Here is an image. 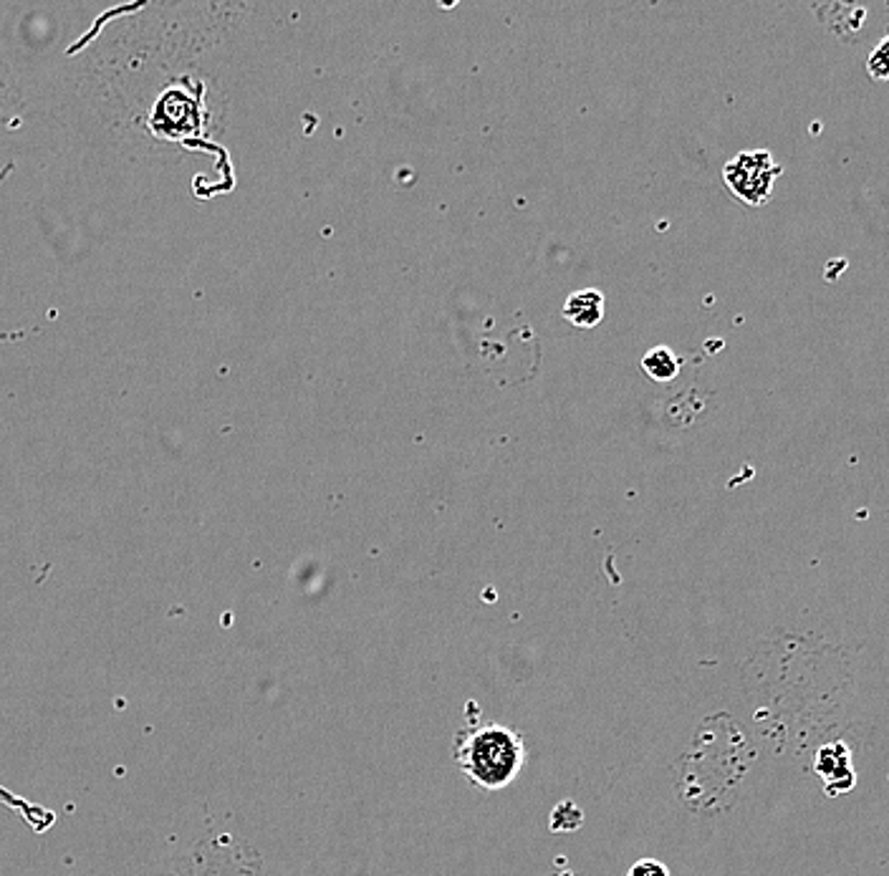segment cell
Instances as JSON below:
<instances>
[{"mask_svg": "<svg viewBox=\"0 0 889 876\" xmlns=\"http://www.w3.org/2000/svg\"><path fill=\"white\" fill-rule=\"evenodd\" d=\"M455 763L473 786L503 790L521 776L526 765V743L513 728L480 722L455 738Z\"/></svg>", "mask_w": 889, "mask_h": 876, "instance_id": "6da1fadb", "label": "cell"}, {"mask_svg": "<svg viewBox=\"0 0 889 876\" xmlns=\"http://www.w3.org/2000/svg\"><path fill=\"white\" fill-rule=\"evenodd\" d=\"M781 175V165L766 149H751L735 155L723 167V180L735 198L745 206H766L774 195V185Z\"/></svg>", "mask_w": 889, "mask_h": 876, "instance_id": "7a4b0ae2", "label": "cell"}, {"mask_svg": "<svg viewBox=\"0 0 889 876\" xmlns=\"http://www.w3.org/2000/svg\"><path fill=\"white\" fill-rule=\"evenodd\" d=\"M564 319H569L579 329H594L604 319V296L597 288H587L566 299Z\"/></svg>", "mask_w": 889, "mask_h": 876, "instance_id": "3957f363", "label": "cell"}, {"mask_svg": "<svg viewBox=\"0 0 889 876\" xmlns=\"http://www.w3.org/2000/svg\"><path fill=\"white\" fill-rule=\"evenodd\" d=\"M642 369H645L649 379L659 381V385H667V381H673L677 374H680V359H677L673 348L655 346L642 356Z\"/></svg>", "mask_w": 889, "mask_h": 876, "instance_id": "277c9868", "label": "cell"}, {"mask_svg": "<svg viewBox=\"0 0 889 876\" xmlns=\"http://www.w3.org/2000/svg\"><path fill=\"white\" fill-rule=\"evenodd\" d=\"M867 71L875 81H889V36H885L867 58Z\"/></svg>", "mask_w": 889, "mask_h": 876, "instance_id": "5b68a950", "label": "cell"}, {"mask_svg": "<svg viewBox=\"0 0 889 876\" xmlns=\"http://www.w3.org/2000/svg\"><path fill=\"white\" fill-rule=\"evenodd\" d=\"M626 876H670L667 872V866L663 862H657V858H642L630 869Z\"/></svg>", "mask_w": 889, "mask_h": 876, "instance_id": "8992f818", "label": "cell"}]
</instances>
